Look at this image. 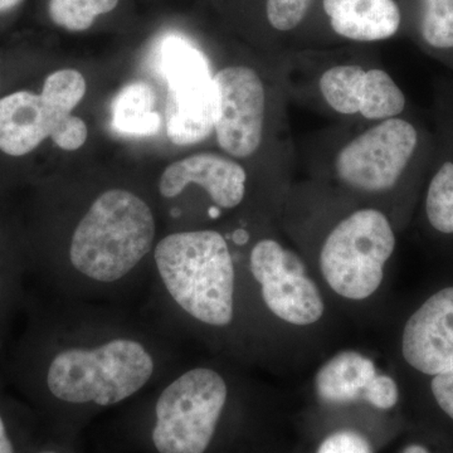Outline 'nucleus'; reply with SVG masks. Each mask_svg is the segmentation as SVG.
<instances>
[{"instance_id":"1","label":"nucleus","mask_w":453,"mask_h":453,"mask_svg":"<svg viewBox=\"0 0 453 453\" xmlns=\"http://www.w3.org/2000/svg\"><path fill=\"white\" fill-rule=\"evenodd\" d=\"M184 365L180 340L139 308L50 297L37 310L14 375L50 434L83 429L144 395Z\"/></svg>"},{"instance_id":"2","label":"nucleus","mask_w":453,"mask_h":453,"mask_svg":"<svg viewBox=\"0 0 453 453\" xmlns=\"http://www.w3.org/2000/svg\"><path fill=\"white\" fill-rule=\"evenodd\" d=\"M157 241V217L144 198L105 190L73 223L64 255L47 270L50 296L139 308Z\"/></svg>"},{"instance_id":"3","label":"nucleus","mask_w":453,"mask_h":453,"mask_svg":"<svg viewBox=\"0 0 453 453\" xmlns=\"http://www.w3.org/2000/svg\"><path fill=\"white\" fill-rule=\"evenodd\" d=\"M237 273L228 241L213 229L172 232L157 241L139 309L183 342L193 326L228 329L235 320Z\"/></svg>"},{"instance_id":"4","label":"nucleus","mask_w":453,"mask_h":453,"mask_svg":"<svg viewBox=\"0 0 453 453\" xmlns=\"http://www.w3.org/2000/svg\"><path fill=\"white\" fill-rule=\"evenodd\" d=\"M395 250V234L386 214L366 208L335 226L320 252V270L340 296L365 300L380 288L384 266Z\"/></svg>"},{"instance_id":"5","label":"nucleus","mask_w":453,"mask_h":453,"mask_svg":"<svg viewBox=\"0 0 453 453\" xmlns=\"http://www.w3.org/2000/svg\"><path fill=\"white\" fill-rule=\"evenodd\" d=\"M419 142L413 122L401 116L378 121L340 149L334 162L336 177L357 192H388L410 168Z\"/></svg>"},{"instance_id":"6","label":"nucleus","mask_w":453,"mask_h":453,"mask_svg":"<svg viewBox=\"0 0 453 453\" xmlns=\"http://www.w3.org/2000/svg\"><path fill=\"white\" fill-rule=\"evenodd\" d=\"M160 71L168 82L165 124L170 142H203L214 130V95L201 53L187 42L168 38L160 50Z\"/></svg>"},{"instance_id":"7","label":"nucleus","mask_w":453,"mask_h":453,"mask_svg":"<svg viewBox=\"0 0 453 453\" xmlns=\"http://www.w3.org/2000/svg\"><path fill=\"white\" fill-rule=\"evenodd\" d=\"M249 268L264 303L277 318L299 326L320 320L324 301L296 253L265 238L252 247Z\"/></svg>"},{"instance_id":"8","label":"nucleus","mask_w":453,"mask_h":453,"mask_svg":"<svg viewBox=\"0 0 453 453\" xmlns=\"http://www.w3.org/2000/svg\"><path fill=\"white\" fill-rule=\"evenodd\" d=\"M214 95V133L226 153L250 157L262 142L266 92L251 67L231 65L211 77Z\"/></svg>"},{"instance_id":"9","label":"nucleus","mask_w":453,"mask_h":453,"mask_svg":"<svg viewBox=\"0 0 453 453\" xmlns=\"http://www.w3.org/2000/svg\"><path fill=\"white\" fill-rule=\"evenodd\" d=\"M319 88L330 109L345 116L381 121L398 118L407 106L404 92L380 68L334 65L320 77Z\"/></svg>"},{"instance_id":"10","label":"nucleus","mask_w":453,"mask_h":453,"mask_svg":"<svg viewBox=\"0 0 453 453\" xmlns=\"http://www.w3.org/2000/svg\"><path fill=\"white\" fill-rule=\"evenodd\" d=\"M402 354L408 365L428 377L453 372V286L429 296L410 316Z\"/></svg>"},{"instance_id":"11","label":"nucleus","mask_w":453,"mask_h":453,"mask_svg":"<svg viewBox=\"0 0 453 453\" xmlns=\"http://www.w3.org/2000/svg\"><path fill=\"white\" fill-rule=\"evenodd\" d=\"M315 388L324 403L342 405L365 401L378 410L398 403L395 380L380 374L372 360L357 351H342L321 366Z\"/></svg>"},{"instance_id":"12","label":"nucleus","mask_w":453,"mask_h":453,"mask_svg":"<svg viewBox=\"0 0 453 453\" xmlns=\"http://www.w3.org/2000/svg\"><path fill=\"white\" fill-rule=\"evenodd\" d=\"M190 184L201 187L217 211L234 210L246 196L247 173L241 164L223 155H190L164 170L159 193L164 199H174Z\"/></svg>"},{"instance_id":"13","label":"nucleus","mask_w":453,"mask_h":453,"mask_svg":"<svg viewBox=\"0 0 453 453\" xmlns=\"http://www.w3.org/2000/svg\"><path fill=\"white\" fill-rule=\"evenodd\" d=\"M52 118L41 95L18 91L0 98V150L23 157L50 138Z\"/></svg>"},{"instance_id":"14","label":"nucleus","mask_w":453,"mask_h":453,"mask_svg":"<svg viewBox=\"0 0 453 453\" xmlns=\"http://www.w3.org/2000/svg\"><path fill=\"white\" fill-rule=\"evenodd\" d=\"M324 11L333 31L354 42L389 40L402 25L395 0H324Z\"/></svg>"},{"instance_id":"15","label":"nucleus","mask_w":453,"mask_h":453,"mask_svg":"<svg viewBox=\"0 0 453 453\" xmlns=\"http://www.w3.org/2000/svg\"><path fill=\"white\" fill-rule=\"evenodd\" d=\"M157 96L146 82H133L119 92L111 105L113 130L127 136H148L157 133L162 125L155 111Z\"/></svg>"},{"instance_id":"16","label":"nucleus","mask_w":453,"mask_h":453,"mask_svg":"<svg viewBox=\"0 0 453 453\" xmlns=\"http://www.w3.org/2000/svg\"><path fill=\"white\" fill-rule=\"evenodd\" d=\"M86 94V80L79 71H56L47 77L41 97L52 116V131L73 115Z\"/></svg>"},{"instance_id":"17","label":"nucleus","mask_w":453,"mask_h":453,"mask_svg":"<svg viewBox=\"0 0 453 453\" xmlns=\"http://www.w3.org/2000/svg\"><path fill=\"white\" fill-rule=\"evenodd\" d=\"M425 211L434 231L453 235V159L441 163L429 179Z\"/></svg>"},{"instance_id":"18","label":"nucleus","mask_w":453,"mask_h":453,"mask_svg":"<svg viewBox=\"0 0 453 453\" xmlns=\"http://www.w3.org/2000/svg\"><path fill=\"white\" fill-rule=\"evenodd\" d=\"M120 0H50L49 13L56 26L68 32H85L104 14L111 13Z\"/></svg>"},{"instance_id":"19","label":"nucleus","mask_w":453,"mask_h":453,"mask_svg":"<svg viewBox=\"0 0 453 453\" xmlns=\"http://www.w3.org/2000/svg\"><path fill=\"white\" fill-rule=\"evenodd\" d=\"M419 33L429 49L453 50V0H421Z\"/></svg>"},{"instance_id":"20","label":"nucleus","mask_w":453,"mask_h":453,"mask_svg":"<svg viewBox=\"0 0 453 453\" xmlns=\"http://www.w3.org/2000/svg\"><path fill=\"white\" fill-rule=\"evenodd\" d=\"M311 3L312 0H267L268 23L276 31H292L303 22Z\"/></svg>"},{"instance_id":"21","label":"nucleus","mask_w":453,"mask_h":453,"mask_svg":"<svg viewBox=\"0 0 453 453\" xmlns=\"http://www.w3.org/2000/svg\"><path fill=\"white\" fill-rule=\"evenodd\" d=\"M88 136V129L85 121L77 116L71 115L56 127L50 138L62 150L74 151L79 150L85 144Z\"/></svg>"},{"instance_id":"22","label":"nucleus","mask_w":453,"mask_h":453,"mask_svg":"<svg viewBox=\"0 0 453 453\" xmlns=\"http://www.w3.org/2000/svg\"><path fill=\"white\" fill-rule=\"evenodd\" d=\"M316 453H372L371 443L356 431H338L325 438Z\"/></svg>"},{"instance_id":"23","label":"nucleus","mask_w":453,"mask_h":453,"mask_svg":"<svg viewBox=\"0 0 453 453\" xmlns=\"http://www.w3.org/2000/svg\"><path fill=\"white\" fill-rule=\"evenodd\" d=\"M431 392L438 407L453 421V372L432 377Z\"/></svg>"},{"instance_id":"24","label":"nucleus","mask_w":453,"mask_h":453,"mask_svg":"<svg viewBox=\"0 0 453 453\" xmlns=\"http://www.w3.org/2000/svg\"><path fill=\"white\" fill-rule=\"evenodd\" d=\"M33 453H81L79 449V441L56 436L50 434L46 443L38 447Z\"/></svg>"},{"instance_id":"25","label":"nucleus","mask_w":453,"mask_h":453,"mask_svg":"<svg viewBox=\"0 0 453 453\" xmlns=\"http://www.w3.org/2000/svg\"><path fill=\"white\" fill-rule=\"evenodd\" d=\"M0 453H18L16 441L5 413L0 408Z\"/></svg>"},{"instance_id":"26","label":"nucleus","mask_w":453,"mask_h":453,"mask_svg":"<svg viewBox=\"0 0 453 453\" xmlns=\"http://www.w3.org/2000/svg\"><path fill=\"white\" fill-rule=\"evenodd\" d=\"M22 2L23 0H0V13H4V12L16 8Z\"/></svg>"},{"instance_id":"27","label":"nucleus","mask_w":453,"mask_h":453,"mask_svg":"<svg viewBox=\"0 0 453 453\" xmlns=\"http://www.w3.org/2000/svg\"><path fill=\"white\" fill-rule=\"evenodd\" d=\"M402 453H429L426 447L421 445H410L405 447L404 451Z\"/></svg>"}]
</instances>
